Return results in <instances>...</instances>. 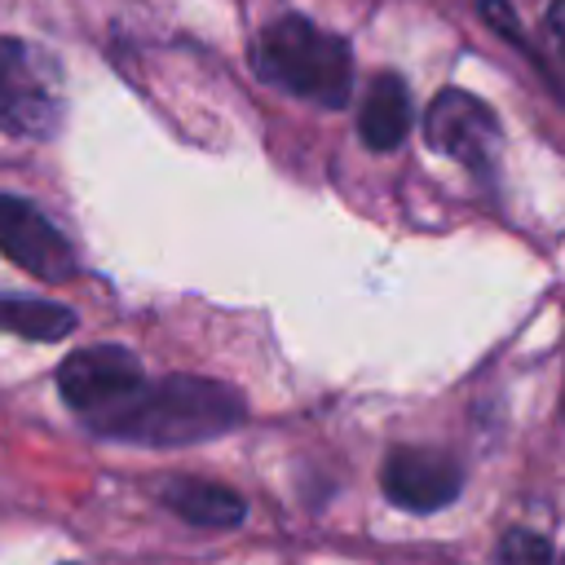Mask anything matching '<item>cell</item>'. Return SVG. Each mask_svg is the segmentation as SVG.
Returning a JSON list of instances; mask_svg holds the SVG:
<instances>
[{
    "label": "cell",
    "instance_id": "cell-1",
    "mask_svg": "<svg viewBox=\"0 0 565 565\" xmlns=\"http://www.w3.org/2000/svg\"><path fill=\"white\" fill-rule=\"evenodd\" d=\"M93 433L132 441V446H190L212 441L243 424V397L221 380L168 375L159 384H141L128 402L88 419Z\"/></svg>",
    "mask_w": 565,
    "mask_h": 565
},
{
    "label": "cell",
    "instance_id": "cell-2",
    "mask_svg": "<svg viewBox=\"0 0 565 565\" xmlns=\"http://www.w3.org/2000/svg\"><path fill=\"white\" fill-rule=\"evenodd\" d=\"M256 71L274 88L318 102V106H344L349 88H353L349 44L340 35L313 26L300 13H287L265 26V35L256 44Z\"/></svg>",
    "mask_w": 565,
    "mask_h": 565
},
{
    "label": "cell",
    "instance_id": "cell-3",
    "mask_svg": "<svg viewBox=\"0 0 565 565\" xmlns=\"http://www.w3.org/2000/svg\"><path fill=\"white\" fill-rule=\"evenodd\" d=\"M57 119H62L57 62L18 35H0V132L53 137Z\"/></svg>",
    "mask_w": 565,
    "mask_h": 565
},
{
    "label": "cell",
    "instance_id": "cell-4",
    "mask_svg": "<svg viewBox=\"0 0 565 565\" xmlns=\"http://www.w3.org/2000/svg\"><path fill=\"white\" fill-rule=\"evenodd\" d=\"M424 132L441 154L459 159L472 172H490L499 159V146H503V128H499L494 110L463 88H441L433 97V106L424 115Z\"/></svg>",
    "mask_w": 565,
    "mask_h": 565
},
{
    "label": "cell",
    "instance_id": "cell-5",
    "mask_svg": "<svg viewBox=\"0 0 565 565\" xmlns=\"http://www.w3.org/2000/svg\"><path fill=\"white\" fill-rule=\"evenodd\" d=\"M141 362L119 349V344H93V349H79L71 353L62 366H57V393L79 411V415H106L115 411L119 402H128L137 388H141Z\"/></svg>",
    "mask_w": 565,
    "mask_h": 565
},
{
    "label": "cell",
    "instance_id": "cell-6",
    "mask_svg": "<svg viewBox=\"0 0 565 565\" xmlns=\"http://www.w3.org/2000/svg\"><path fill=\"white\" fill-rule=\"evenodd\" d=\"M0 252L40 282L75 278V252L62 230L18 194H0Z\"/></svg>",
    "mask_w": 565,
    "mask_h": 565
},
{
    "label": "cell",
    "instance_id": "cell-7",
    "mask_svg": "<svg viewBox=\"0 0 565 565\" xmlns=\"http://www.w3.org/2000/svg\"><path fill=\"white\" fill-rule=\"evenodd\" d=\"M384 494L406 508V512H441L446 503H455L459 486H463V468L455 463V455L433 450V446H397L384 459Z\"/></svg>",
    "mask_w": 565,
    "mask_h": 565
},
{
    "label": "cell",
    "instance_id": "cell-8",
    "mask_svg": "<svg viewBox=\"0 0 565 565\" xmlns=\"http://www.w3.org/2000/svg\"><path fill=\"white\" fill-rule=\"evenodd\" d=\"M358 128H362V141L371 150H397L406 128H411V88L402 75L393 71H380L366 88V102H362V115H358Z\"/></svg>",
    "mask_w": 565,
    "mask_h": 565
},
{
    "label": "cell",
    "instance_id": "cell-9",
    "mask_svg": "<svg viewBox=\"0 0 565 565\" xmlns=\"http://www.w3.org/2000/svg\"><path fill=\"white\" fill-rule=\"evenodd\" d=\"M159 499H163L168 512H177L181 521L203 525V530H225V525L243 521V499L230 486H216V481H203V477H172L159 490Z\"/></svg>",
    "mask_w": 565,
    "mask_h": 565
},
{
    "label": "cell",
    "instance_id": "cell-10",
    "mask_svg": "<svg viewBox=\"0 0 565 565\" xmlns=\"http://www.w3.org/2000/svg\"><path fill=\"white\" fill-rule=\"evenodd\" d=\"M0 331L49 344L75 331V313L57 300H40V296H0Z\"/></svg>",
    "mask_w": 565,
    "mask_h": 565
},
{
    "label": "cell",
    "instance_id": "cell-11",
    "mask_svg": "<svg viewBox=\"0 0 565 565\" xmlns=\"http://www.w3.org/2000/svg\"><path fill=\"white\" fill-rule=\"evenodd\" d=\"M494 565H552L547 539L534 534V530H508V534L499 539Z\"/></svg>",
    "mask_w": 565,
    "mask_h": 565
},
{
    "label": "cell",
    "instance_id": "cell-12",
    "mask_svg": "<svg viewBox=\"0 0 565 565\" xmlns=\"http://www.w3.org/2000/svg\"><path fill=\"white\" fill-rule=\"evenodd\" d=\"M547 31H552V40L565 49V0H552V9H547Z\"/></svg>",
    "mask_w": 565,
    "mask_h": 565
},
{
    "label": "cell",
    "instance_id": "cell-13",
    "mask_svg": "<svg viewBox=\"0 0 565 565\" xmlns=\"http://www.w3.org/2000/svg\"><path fill=\"white\" fill-rule=\"evenodd\" d=\"M561 565H565V556H561Z\"/></svg>",
    "mask_w": 565,
    "mask_h": 565
},
{
    "label": "cell",
    "instance_id": "cell-14",
    "mask_svg": "<svg viewBox=\"0 0 565 565\" xmlns=\"http://www.w3.org/2000/svg\"><path fill=\"white\" fill-rule=\"evenodd\" d=\"M561 411H565V402H561Z\"/></svg>",
    "mask_w": 565,
    "mask_h": 565
}]
</instances>
